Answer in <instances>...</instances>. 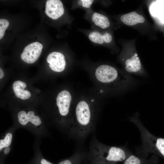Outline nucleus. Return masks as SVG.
<instances>
[{"mask_svg": "<svg viewBox=\"0 0 164 164\" xmlns=\"http://www.w3.org/2000/svg\"><path fill=\"white\" fill-rule=\"evenodd\" d=\"M4 35V34L0 33V39H1L3 37Z\"/></svg>", "mask_w": 164, "mask_h": 164, "instance_id": "obj_22", "label": "nucleus"}, {"mask_svg": "<svg viewBox=\"0 0 164 164\" xmlns=\"http://www.w3.org/2000/svg\"><path fill=\"white\" fill-rule=\"evenodd\" d=\"M121 21L128 26H133L138 23L144 22L145 19L141 15L135 12H132L122 15L121 17Z\"/></svg>", "mask_w": 164, "mask_h": 164, "instance_id": "obj_8", "label": "nucleus"}, {"mask_svg": "<svg viewBox=\"0 0 164 164\" xmlns=\"http://www.w3.org/2000/svg\"><path fill=\"white\" fill-rule=\"evenodd\" d=\"M94 1L92 0H80L79 2L84 7L89 8L91 7Z\"/></svg>", "mask_w": 164, "mask_h": 164, "instance_id": "obj_17", "label": "nucleus"}, {"mask_svg": "<svg viewBox=\"0 0 164 164\" xmlns=\"http://www.w3.org/2000/svg\"><path fill=\"white\" fill-rule=\"evenodd\" d=\"M41 164H53L45 159H42L40 161Z\"/></svg>", "mask_w": 164, "mask_h": 164, "instance_id": "obj_19", "label": "nucleus"}, {"mask_svg": "<svg viewBox=\"0 0 164 164\" xmlns=\"http://www.w3.org/2000/svg\"><path fill=\"white\" fill-rule=\"evenodd\" d=\"M157 162L158 159L156 157L146 160L132 155L124 161V164H155Z\"/></svg>", "mask_w": 164, "mask_h": 164, "instance_id": "obj_12", "label": "nucleus"}, {"mask_svg": "<svg viewBox=\"0 0 164 164\" xmlns=\"http://www.w3.org/2000/svg\"><path fill=\"white\" fill-rule=\"evenodd\" d=\"M95 77L100 82L107 84L123 86L130 81L127 74L118 71L114 67L107 65L99 66L95 72Z\"/></svg>", "mask_w": 164, "mask_h": 164, "instance_id": "obj_2", "label": "nucleus"}, {"mask_svg": "<svg viewBox=\"0 0 164 164\" xmlns=\"http://www.w3.org/2000/svg\"><path fill=\"white\" fill-rule=\"evenodd\" d=\"M72 97L69 91L63 90L58 94L56 104L60 114L63 116L68 115L69 111Z\"/></svg>", "mask_w": 164, "mask_h": 164, "instance_id": "obj_4", "label": "nucleus"}, {"mask_svg": "<svg viewBox=\"0 0 164 164\" xmlns=\"http://www.w3.org/2000/svg\"><path fill=\"white\" fill-rule=\"evenodd\" d=\"M49 13L52 16V19L55 20L62 16L64 14V10L62 2L60 0H48Z\"/></svg>", "mask_w": 164, "mask_h": 164, "instance_id": "obj_6", "label": "nucleus"}, {"mask_svg": "<svg viewBox=\"0 0 164 164\" xmlns=\"http://www.w3.org/2000/svg\"><path fill=\"white\" fill-rule=\"evenodd\" d=\"M88 37L91 42L100 44L109 43L112 39L111 35L108 32L102 34L97 31H93L89 34Z\"/></svg>", "mask_w": 164, "mask_h": 164, "instance_id": "obj_9", "label": "nucleus"}, {"mask_svg": "<svg viewBox=\"0 0 164 164\" xmlns=\"http://www.w3.org/2000/svg\"><path fill=\"white\" fill-rule=\"evenodd\" d=\"M151 145L153 152L164 158V138L152 136Z\"/></svg>", "mask_w": 164, "mask_h": 164, "instance_id": "obj_10", "label": "nucleus"}, {"mask_svg": "<svg viewBox=\"0 0 164 164\" xmlns=\"http://www.w3.org/2000/svg\"><path fill=\"white\" fill-rule=\"evenodd\" d=\"M125 65V70L128 73L140 75H144L140 60L136 53L126 59Z\"/></svg>", "mask_w": 164, "mask_h": 164, "instance_id": "obj_5", "label": "nucleus"}, {"mask_svg": "<svg viewBox=\"0 0 164 164\" xmlns=\"http://www.w3.org/2000/svg\"><path fill=\"white\" fill-rule=\"evenodd\" d=\"M91 19L96 26L102 29H106L110 25L108 18L105 15L99 13H93L92 15Z\"/></svg>", "mask_w": 164, "mask_h": 164, "instance_id": "obj_11", "label": "nucleus"}, {"mask_svg": "<svg viewBox=\"0 0 164 164\" xmlns=\"http://www.w3.org/2000/svg\"><path fill=\"white\" fill-rule=\"evenodd\" d=\"M28 119L29 122L36 126H38L41 123L40 118L37 116L34 115V112L32 111H29L27 114Z\"/></svg>", "mask_w": 164, "mask_h": 164, "instance_id": "obj_14", "label": "nucleus"}, {"mask_svg": "<svg viewBox=\"0 0 164 164\" xmlns=\"http://www.w3.org/2000/svg\"><path fill=\"white\" fill-rule=\"evenodd\" d=\"M84 156L83 153L77 152L70 158L62 161L58 164H81Z\"/></svg>", "mask_w": 164, "mask_h": 164, "instance_id": "obj_13", "label": "nucleus"}, {"mask_svg": "<svg viewBox=\"0 0 164 164\" xmlns=\"http://www.w3.org/2000/svg\"><path fill=\"white\" fill-rule=\"evenodd\" d=\"M18 120L19 123L23 125H26L29 122L27 114L24 111H21L18 114Z\"/></svg>", "mask_w": 164, "mask_h": 164, "instance_id": "obj_16", "label": "nucleus"}, {"mask_svg": "<svg viewBox=\"0 0 164 164\" xmlns=\"http://www.w3.org/2000/svg\"><path fill=\"white\" fill-rule=\"evenodd\" d=\"M12 135L10 133H7L4 139L0 140V150L4 148L7 147L11 144Z\"/></svg>", "mask_w": 164, "mask_h": 164, "instance_id": "obj_15", "label": "nucleus"}, {"mask_svg": "<svg viewBox=\"0 0 164 164\" xmlns=\"http://www.w3.org/2000/svg\"><path fill=\"white\" fill-rule=\"evenodd\" d=\"M92 164H115L105 161L92 159Z\"/></svg>", "mask_w": 164, "mask_h": 164, "instance_id": "obj_18", "label": "nucleus"}, {"mask_svg": "<svg viewBox=\"0 0 164 164\" xmlns=\"http://www.w3.org/2000/svg\"><path fill=\"white\" fill-rule=\"evenodd\" d=\"M26 87V84L21 81L17 80L13 83V90L17 97L22 100H26L30 97L31 94L30 92L24 90Z\"/></svg>", "mask_w": 164, "mask_h": 164, "instance_id": "obj_7", "label": "nucleus"}, {"mask_svg": "<svg viewBox=\"0 0 164 164\" xmlns=\"http://www.w3.org/2000/svg\"><path fill=\"white\" fill-rule=\"evenodd\" d=\"M4 76V73L1 68H0V79L2 78Z\"/></svg>", "mask_w": 164, "mask_h": 164, "instance_id": "obj_20", "label": "nucleus"}, {"mask_svg": "<svg viewBox=\"0 0 164 164\" xmlns=\"http://www.w3.org/2000/svg\"><path fill=\"white\" fill-rule=\"evenodd\" d=\"M46 60L50 68L53 71L60 72L65 69L66 63L65 56L61 53L53 52L48 56Z\"/></svg>", "mask_w": 164, "mask_h": 164, "instance_id": "obj_3", "label": "nucleus"}, {"mask_svg": "<svg viewBox=\"0 0 164 164\" xmlns=\"http://www.w3.org/2000/svg\"><path fill=\"white\" fill-rule=\"evenodd\" d=\"M92 159L101 160L115 164L124 161L129 156L121 148L106 145L95 139L91 145Z\"/></svg>", "mask_w": 164, "mask_h": 164, "instance_id": "obj_1", "label": "nucleus"}, {"mask_svg": "<svg viewBox=\"0 0 164 164\" xmlns=\"http://www.w3.org/2000/svg\"><path fill=\"white\" fill-rule=\"evenodd\" d=\"M10 151V149L9 147L5 148L4 150V153L5 154H8Z\"/></svg>", "mask_w": 164, "mask_h": 164, "instance_id": "obj_21", "label": "nucleus"}]
</instances>
